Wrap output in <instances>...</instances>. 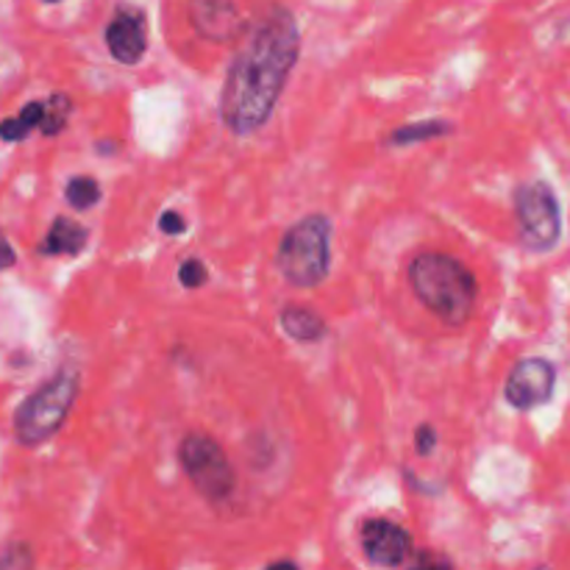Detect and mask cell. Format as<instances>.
<instances>
[{
  "mask_svg": "<svg viewBox=\"0 0 570 570\" xmlns=\"http://www.w3.org/2000/svg\"><path fill=\"white\" fill-rule=\"evenodd\" d=\"M278 323L298 343H317L326 334V321L306 306H284Z\"/></svg>",
  "mask_w": 570,
  "mask_h": 570,
  "instance_id": "obj_12",
  "label": "cell"
},
{
  "mask_svg": "<svg viewBox=\"0 0 570 570\" xmlns=\"http://www.w3.org/2000/svg\"><path fill=\"white\" fill-rule=\"evenodd\" d=\"M48 3H56V0H48Z\"/></svg>",
  "mask_w": 570,
  "mask_h": 570,
  "instance_id": "obj_24",
  "label": "cell"
},
{
  "mask_svg": "<svg viewBox=\"0 0 570 570\" xmlns=\"http://www.w3.org/2000/svg\"><path fill=\"white\" fill-rule=\"evenodd\" d=\"M417 566H421V568H429V566H432V568H449L451 562H449V560H443V557L421 554V557H417Z\"/></svg>",
  "mask_w": 570,
  "mask_h": 570,
  "instance_id": "obj_22",
  "label": "cell"
},
{
  "mask_svg": "<svg viewBox=\"0 0 570 570\" xmlns=\"http://www.w3.org/2000/svg\"><path fill=\"white\" fill-rule=\"evenodd\" d=\"M65 195H67V204H70L72 209L87 212L100 200V184L95 181L92 176H78L67 184Z\"/></svg>",
  "mask_w": 570,
  "mask_h": 570,
  "instance_id": "obj_14",
  "label": "cell"
},
{
  "mask_svg": "<svg viewBox=\"0 0 570 570\" xmlns=\"http://www.w3.org/2000/svg\"><path fill=\"white\" fill-rule=\"evenodd\" d=\"M206 278H209V271H206V265L200 259H187L181 267H178V282H181L187 289L204 287Z\"/></svg>",
  "mask_w": 570,
  "mask_h": 570,
  "instance_id": "obj_17",
  "label": "cell"
},
{
  "mask_svg": "<svg viewBox=\"0 0 570 570\" xmlns=\"http://www.w3.org/2000/svg\"><path fill=\"white\" fill-rule=\"evenodd\" d=\"M515 220L521 243L534 254H546L560 243L562 215L554 189L546 181H529L515 189Z\"/></svg>",
  "mask_w": 570,
  "mask_h": 570,
  "instance_id": "obj_5",
  "label": "cell"
},
{
  "mask_svg": "<svg viewBox=\"0 0 570 570\" xmlns=\"http://www.w3.org/2000/svg\"><path fill=\"white\" fill-rule=\"evenodd\" d=\"M434 445H438V432H434V429L429 426V423H423V426H417V432H415V449H417V454H421V456L432 454Z\"/></svg>",
  "mask_w": 570,
  "mask_h": 570,
  "instance_id": "obj_19",
  "label": "cell"
},
{
  "mask_svg": "<svg viewBox=\"0 0 570 570\" xmlns=\"http://www.w3.org/2000/svg\"><path fill=\"white\" fill-rule=\"evenodd\" d=\"M271 568H295V566H293V562H273Z\"/></svg>",
  "mask_w": 570,
  "mask_h": 570,
  "instance_id": "obj_23",
  "label": "cell"
},
{
  "mask_svg": "<svg viewBox=\"0 0 570 570\" xmlns=\"http://www.w3.org/2000/svg\"><path fill=\"white\" fill-rule=\"evenodd\" d=\"M159 228L165 234H173V237H176V234L187 232V220H184L178 212H165V215H161V220H159Z\"/></svg>",
  "mask_w": 570,
  "mask_h": 570,
  "instance_id": "obj_20",
  "label": "cell"
},
{
  "mask_svg": "<svg viewBox=\"0 0 570 570\" xmlns=\"http://www.w3.org/2000/svg\"><path fill=\"white\" fill-rule=\"evenodd\" d=\"M178 460L193 488L204 499L223 501L234 493V468L226 451L206 434H187L178 445Z\"/></svg>",
  "mask_w": 570,
  "mask_h": 570,
  "instance_id": "obj_6",
  "label": "cell"
},
{
  "mask_svg": "<svg viewBox=\"0 0 570 570\" xmlns=\"http://www.w3.org/2000/svg\"><path fill=\"white\" fill-rule=\"evenodd\" d=\"M45 117V100H33L17 117H9V120L0 122V137L6 142H17V139H26L33 128L42 126Z\"/></svg>",
  "mask_w": 570,
  "mask_h": 570,
  "instance_id": "obj_13",
  "label": "cell"
},
{
  "mask_svg": "<svg viewBox=\"0 0 570 570\" xmlns=\"http://www.w3.org/2000/svg\"><path fill=\"white\" fill-rule=\"evenodd\" d=\"M87 245V228L72 217H56L48 237L39 245V254L45 256H76Z\"/></svg>",
  "mask_w": 570,
  "mask_h": 570,
  "instance_id": "obj_11",
  "label": "cell"
},
{
  "mask_svg": "<svg viewBox=\"0 0 570 570\" xmlns=\"http://www.w3.org/2000/svg\"><path fill=\"white\" fill-rule=\"evenodd\" d=\"M78 373L65 367L22 401L14 415V434L22 445H39L59 432L78 395Z\"/></svg>",
  "mask_w": 570,
  "mask_h": 570,
  "instance_id": "obj_4",
  "label": "cell"
},
{
  "mask_svg": "<svg viewBox=\"0 0 570 570\" xmlns=\"http://www.w3.org/2000/svg\"><path fill=\"white\" fill-rule=\"evenodd\" d=\"M106 45H109V53L120 65H137L145 56V48H148L145 17L139 11H117L115 20L106 26Z\"/></svg>",
  "mask_w": 570,
  "mask_h": 570,
  "instance_id": "obj_9",
  "label": "cell"
},
{
  "mask_svg": "<svg viewBox=\"0 0 570 570\" xmlns=\"http://www.w3.org/2000/svg\"><path fill=\"white\" fill-rule=\"evenodd\" d=\"M557 384V371L549 360L543 356H529V360H521L512 373L507 376L504 384V399L510 401L515 410L529 412L534 406L546 404V401L554 395Z\"/></svg>",
  "mask_w": 570,
  "mask_h": 570,
  "instance_id": "obj_7",
  "label": "cell"
},
{
  "mask_svg": "<svg viewBox=\"0 0 570 570\" xmlns=\"http://www.w3.org/2000/svg\"><path fill=\"white\" fill-rule=\"evenodd\" d=\"M11 265H14V250L6 243V237H0V271H6Z\"/></svg>",
  "mask_w": 570,
  "mask_h": 570,
  "instance_id": "obj_21",
  "label": "cell"
},
{
  "mask_svg": "<svg viewBox=\"0 0 570 570\" xmlns=\"http://www.w3.org/2000/svg\"><path fill=\"white\" fill-rule=\"evenodd\" d=\"M451 126L443 120H426V122H410V126L399 128L393 134V142L395 145H412V142H423V139H432V137H443L449 134Z\"/></svg>",
  "mask_w": 570,
  "mask_h": 570,
  "instance_id": "obj_15",
  "label": "cell"
},
{
  "mask_svg": "<svg viewBox=\"0 0 570 570\" xmlns=\"http://www.w3.org/2000/svg\"><path fill=\"white\" fill-rule=\"evenodd\" d=\"M301 50V31L287 9H273L250 26L228 67L220 115L237 137L259 131L276 109Z\"/></svg>",
  "mask_w": 570,
  "mask_h": 570,
  "instance_id": "obj_1",
  "label": "cell"
},
{
  "mask_svg": "<svg viewBox=\"0 0 570 570\" xmlns=\"http://www.w3.org/2000/svg\"><path fill=\"white\" fill-rule=\"evenodd\" d=\"M28 566H33V557L26 546H14V549H9V554L0 557V568H28Z\"/></svg>",
  "mask_w": 570,
  "mask_h": 570,
  "instance_id": "obj_18",
  "label": "cell"
},
{
  "mask_svg": "<svg viewBox=\"0 0 570 570\" xmlns=\"http://www.w3.org/2000/svg\"><path fill=\"white\" fill-rule=\"evenodd\" d=\"M278 271L293 287H317L332 265V223L326 215H309L295 223L278 243Z\"/></svg>",
  "mask_w": 570,
  "mask_h": 570,
  "instance_id": "obj_3",
  "label": "cell"
},
{
  "mask_svg": "<svg viewBox=\"0 0 570 570\" xmlns=\"http://www.w3.org/2000/svg\"><path fill=\"white\" fill-rule=\"evenodd\" d=\"M362 549L373 566L399 568L412 554V538L404 527L384 518H373L362 527Z\"/></svg>",
  "mask_w": 570,
  "mask_h": 570,
  "instance_id": "obj_8",
  "label": "cell"
},
{
  "mask_svg": "<svg viewBox=\"0 0 570 570\" xmlns=\"http://www.w3.org/2000/svg\"><path fill=\"white\" fill-rule=\"evenodd\" d=\"M67 117H70V98L67 95H53L50 100H45V117H42V134L53 137L65 128Z\"/></svg>",
  "mask_w": 570,
  "mask_h": 570,
  "instance_id": "obj_16",
  "label": "cell"
},
{
  "mask_svg": "<svg viewBox=\"0 0 570 570\" xmlns=\"http://www.w3.org/2000/svg\"><path fill=\"white\" fill-rule=\"evenodd\" d=\"M412 293L445 326H465L476 306V278L460 259L445 254H417L410 265Z\"/></svg>",
  "mask_w": 570,
  "mask_h": 570,
  "instance_id": "obj_2",
  "label": "cell"
},
{
  "mask_svg": "<svg viewBox=\"0 0 570 570\" xmlns=\"http://www.w3.org/2000/svg\"><path fill=\"white\" fill-rule=\"evenodd\" d=\"M193 22L206 39H232L239 28V14L228 0H195Z\"/></svg>",
  "mask_w": 570,
  "mask_h": 570,
  "instance_id": "obj_10",
  "label": "cell"
}]
</instances>
